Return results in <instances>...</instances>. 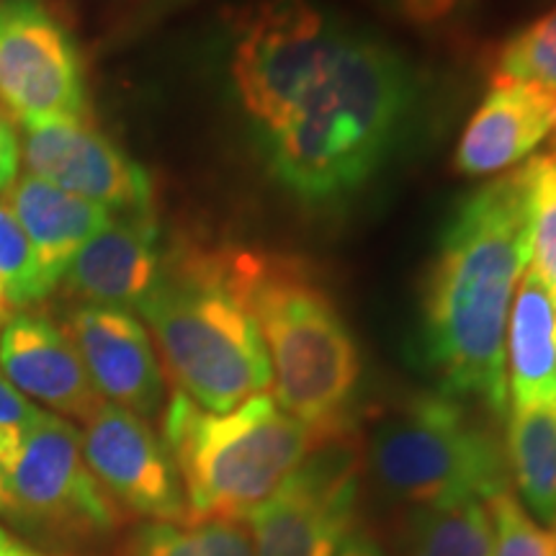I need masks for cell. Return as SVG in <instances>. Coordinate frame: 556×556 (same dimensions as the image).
I'll use <instances>...</instances> for the list:
<instances>
[{"mask_svg":"<svg viewBox=\"0 0 556 556\" xmlns=\"http://www.w3.org/2000/svg\"><path fill=\"white\" fill-rule=\"evenodd\" d=\"M232 86L268 176L312 208L353 199L387 168L422 96L392 41L319 0H261L235 39Z\"/></svg>","mask_w":556,"mask_h":556,"instance_id":"obj_1","label":"cell"},{"mask_svg":"<svg viewBox=\"0 0 556 556\" xmlns=\"http://www.w3.org/2000/svg\"><path fill=\"white\" fill-rule=\"evenodd\" d=\"M528 168L486 180L443 225L420 291V356L443 394L510 409L507 319L533 255Z\"/></svg>","mask_w":556,"mask_h":556,"instance_id":"obj_2","label":"cell"},{"mask_svg":"<svg viewBox=\"0 0 556 556\" xmlns=\"http://www.w3.org/2000/svg\"><path fill=\"white\" fill-rule=\"evenodd\" d=\"M229 287L258 325L283 413L317 438L353 428L358 345L307 261L225 245Z\"/></svg>","mask_w":556,"mask_h":556,"instance_id":"obj_3","label":"cell"},{"mask_svg":"<svg viewBox=\"0 0 556 556\" xmlns=\"http://www.w3.org/2000/svg\"><path fill=\"white\" fill-rule=\"evenodd\" d=\"M135 312L150 325L178 392L208 413H227L270 387L266 345L229 287L225 245L165 250L163 274Z\"/></svg>","mask_w":556,"mask_h":556,"instance_id":"obj_4","label":"cell"},{"mask_svg":"<svg viewBox=\"0 0 556 556\" xmlns=\"http://www.w3.org/2000/svg\"><path fill=\"white\" fill-rule=\"evenodd\" d=\"M163 441L184 484L189 523H199L250 516L319 438L266 392L227 413H208L176 392L163 415Z\"/></svg>","mask_w":556,"mask_h":556,"instance_id":"obj_5","label":"cell"},{"mask_svg":"<svg viewBox=\"0 0 556 556\" xmlns=\"http://www.w3.org/2000/svg\"><path fill=\"white\" fill-rule=\"evenodd\" d=\"M364 464L387 497L443 507L510 490V467L495 428L482 426L456 397L417 394L374 422Z\"/></svg>","mask_w":556,"mask_h":556,"instance_id":"obj_6","label":"cell"},{"mask_svg":"<svg viewBox=\"0 0 556 556\" xmlns=\"http://www.w3.org/2000/svg\"><path fill=\"white\" fill-rule=\"evenodd\" d=\"M0 516L60 539H101L122 523L90 475L80 430L45 409L0 448Z\"/></svg>","mask_w":556,"mask_h":556,"instance_id":"obj_7","label":"cell"},{"mask_svg":"<svg viewBox=\"0 0 556 556\" xmlns=\"http://www.w3.org/2000/svg\"><path fill=\"white\" fill-rule=\"evenodd\" d=\"M358 438H319L299 467L250 513L255 556H336L356 523L361 490Z\"/></svg>","mask_w":556,"mask_h":556,"instance_id":"obj_8","label":"cell"},{"mask_svg":"<svg viewBox=\"0 0 556 556\" xmlns=\"http://www.w3.org/2000/svg\"><path fill=\"white\" fill-rule=\"evenodd\" d=\"M0 106L16 127L88 119L80 50L45 0H0Z\"/></svg>","mask_w":556,"mask_h":556,"instance_id":"obj_9","label":"cell"},{"mask_svg":"<svg viewBox=\"0 0 556 556\" xmlns=\"http://www.w3.org/2000/svg\"><path fill=\"white\" fill-rule=\"evenodd\" d=\"M80 441L90 475L119 510L152 523H189V505L170 451L144 417L101 402L83 422Z\"/></svg>","mask_w":556,"mask_h":556,"instance_id":"obj_10","label":"cell"},{"mask_svg":"<svg viewBox=\"0 0 556 556\" xmlns=\"http://www.w3.org/2000/svg\"><path fill=\"white\" fill-rule=\"evenodd\" d=\"M21 163L47 184L109 208L111 214L150 212V173L90 119L21 124Z\"/></svg>","mask_w":556,"mask_h":556,"instance_id":"obj_11","label":"cell"},{"mask_svg":"<svg viewBox=\"0 0 556 556\" xmlns=\"http://www.w3.org/2000/svg\"><path fill=\"white\" fill-rule=\"evenodd\" d=\"M62 328L103 402L144 420L163 409V368L150 332L135 312L109 304H75Z\"/></svg>","mask_w":556,"mask_h":556,"instance_id":"obj_12","label":"cell"},{"mask_svg":"<svg viewBox=\"0 0 556 556\" xmlns=\"http://www.w3.org/2000/svg\"><path fill=\"white\" fill-rule=\"evenodd\" d=\"M0 371L31 405L65 420L86 422L103 402L65 328L41 312H21L0 330Z\"/></svg>","mask_w":556,"mask_h":556,"instance_id":"obj_13","label":"cell"},{"mask_svg":"<svg viewBox=\"0 0 556 556\" xmlns=\"http://www.w3.org/2000/svg\"><path fill=\"white\" fill-rule=\"evenodd\" d=\"M163 261L155 208L111 214L106 227L75 255L60 283L78 304L137 309L155 289Z\"/></svg>","mask_w":556,"mask_h":556,"instance_id":"obj_14","label":"cell"},{"mask_svg":"<svg viewBox=\"0 0 556 556\" xmlns=\"http://www.w3.org/2000/svg\"><path fill=\"white\" fill-rule=\"evenodd\" d=\"M556 131V93L523 83L495 86L458 139L454 168L486 178L523 163Z\"/></svg>","mask_w":556,"mask_h":556,"instance_id":"obj_15","label":"cell"},{"mask_svg":"<svg viewBox=\"0 0 556 556\" xmlns=\"http://www.w3.org/2000/svg\"><path fill=\"white\" fill-rule=\"evenodd\" d=\"M3 201L29 240L41 281L50 294L60 287L83 245L111 219L109 208L73 197L26 170L18 173Z\"/></svg>","mask_w":556,"mask_h":556,"instance_id":"obj_16","label":"cell"},{"mask_svg":"<svg viewBox=\"0 0 556 556\" xmlns=\"http://www.w3.org/2000/svg\"><path fill=\"white\" fill-rule=\"evenodd\" d=\"M505 351L513 407L556 405V302L533 266L513 296Z\"/></svg>","mask_w":556,"mask_h":556,"instance_id":"obj_17","label":"cell"},{"mask_svg":"<svg viewBox=\"0 0 556 556\" xmlns=\"http://www.w3.org/2000/svg\"><path fill=\"white\" fill-rule=\"evenodd\" d=\"M505 454L528 516L556 531V405L513 407Z\"/></svg>","mask_w":556,"mask_h":556,"instance_id":"obj_18","label":"cell"},{"mask_svg":"<svg viewBox=\"0 0 556 556\" xmlns=\"http://www.w3.org/2000/svg\"><path fill=\"white\" fill-rule=\"evenodd\" d=\"M495 531L482 500L417 507L407 528V556H492Z\"/></svg>","mask_w":556,"mask_h":556,"instance_id":"obj_19","label":"cell"},{"mask_svg":"<svg viewBox=\"0 0 556 556\" xmlns=\"http://www.w3.org/2000/svg\"><path fill=\"white\" fill-rule=\"evenodd\" d=\"M131 556H255L242 520L150 523L135 539Z\"/></svg>","mask_w":556,"mask_h":556,"instance_id":"obj_20","label":"cell"},{"mask_svg":"<svg viewBox=\"0 0 556 556\" xmlns=\"http://www.w3.org/2000/svg\"><path fill=\"white\" fill-rule=\"evenodd\" d=\"M50 296L24 229L0 199V330Z\"/></svg>","mask_w":556,"mask_h":556,"instance_id":"obj_21","label":"cell"},{"mask_svg":"<svg viewBox=\"0 0 556 556\" xmlns=\"http://www.w3.org/2000/svg\"><path fill=\"white\" fill-rule=\"evenodd\" d=\"M495 86L523 83L556 93V5L500 45Z\"/></svg>","mask_w":556,"mask_h":556,"instance_id":"obj_22","label":"cell"},{"mask_svg":"<svg viewBox=\"0 0 556 556\" xmlns=\"http://www.w3.org/2000/svg\"><path fill=\"white\" fill-rule=\"evenodd\" d=\"M533 206V270L556 302V155H533L526 163Z\"/></svg>","mask_w":556,"mask_h":556,"instance_id":"obj_23","label":"cell"},{"mask_svg":"<svg viewBox=\"0 0 556 556\" xmlns=\"http://www.w3.org/2000/svg\"><path fill=\"white\" fill-rule=\"evenodd\" d=\"M495 548L492 556H556V531L536 523L510 490L486 500Z\"/></svg>","mask_w":556,"mask_h":556,"instance_id":"obj_24","label":"cell"},{"mask_svg":"<svg viewBox=\"0 0 556 556\" xmlns=\"http://www.w3.org/2000/svg\"><path fill=\"white\" fill-rule=\"evenodd\" d=\"M397 24L420 34H454L477 13L479 0H366Z\"/></svg>","mask_w":556,"mask_h":556,"instance_id":"obj_25","label":"cell"},{"mask_svg":"<svg viewBox=\"0 0 556 556\" xmlns=\"http://www.w3.org/2000/svg\"><path fill=\"white\" fill-rule=\"evenodd\" d=\"M41 409L31 405L24 394L16 392L9 379L0 371V448L13 441L21 430H26L37 420Z\"/></svg>","mask_w":556,"mask_h":556,"instance_id":"obj_26","label":"cell"},{"mask_svg":"<svg viewBox=\"0 0 556 556\" xmlns=\"http://www.w3.org/2000/svg\"><path fill=\"white\" fill-rule=\"evenodd\" d=\"M21 168V139L16 122L0 106V197L11 189Z\"/></svg>","mask_w":556,"mask_h":556,"instance_id":"obj_27","label":"cell"},{"mask_svg":"<svg viewBox=\"0 0 556 556\" xmlns=\"http://www.w3.org/2000/svg\"><path fill=\"white\" fill-rule=\"evenodd\" d=\"M336 556H389L377 533L364 523H353Z\"/></svg>","mask_w":556,"mask_h":556,"instance_id":"obj_28","label":"cell"},{"mask_svg":"<svg viewBox=\"0 0 556 556\" xmlns=\"http://www.w3.org/2000/svg\"><path fill=\"white\" fill-rule=\"evenodd\" d=\"M0 556H41V554L0 526Z\"/></svg>","mask_w":556,"mask_h":556,"instance_id":"obj_29","label":"cell"},{"mask_svg":"<svg viewBox=\"0 0 556 556\" xmlns=\"http://www.w3.org/2000/svg\"><path fill=\"white\" fill-rule=\"evenodd\" d=\"M554 155H556V150H554Z\"/></svg>","mask_w":556,"mask_h":556,"instance_id":"obj_30","label":"cell"}]
</instances>
